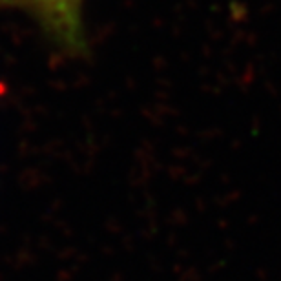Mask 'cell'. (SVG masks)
<instances>
[{"mask_svg": "<svg viewBox=\"0 0 281 281\" xmlns=\"http://www.w3.org/2000/svg\"><path fill=\"white\" fill-rule=\"evenodd\" d=\"M84 0H0V11L30 15L60 53L82 55L88 48L84 26Z\"/></svg>", "mask_w": 281, "mask_h": 281, "instance_id": "1", "label": "cell"}]
</instances>
